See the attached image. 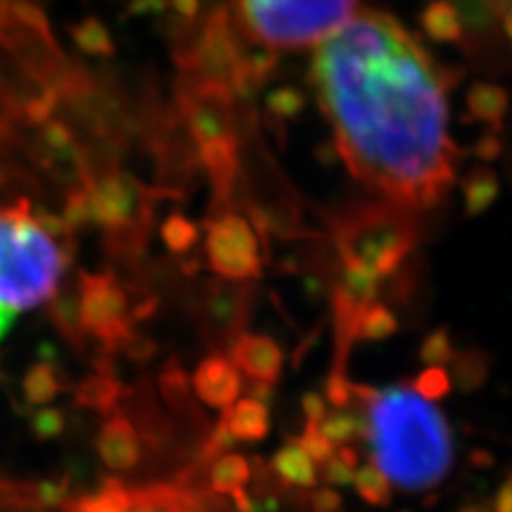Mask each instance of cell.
Listing matches in <instances>:
<instances>
[{
  "instance_id": "5b68a950",
  "label": "cell",
  "mask_w": 512,
  "mask_h": 512,
  "mask_svg": "<svg viewBox=\"0 0 512 512\" xmlns=\"http://www.w3.org/2000/svg\"><path fill=\"white\" fill-rule=\"evenodd\" d=\"M335 242L342 269L357 271L380 284L410 252L412 229L408 216L393 205H370L344 216Z\"/></svg>"
},
{
  "instance_id": "4316f807",
  "label": "cell",
  "mask_w": 512,
  "mask_h": 512,
  "mask_svg": "<svg viewBox=\"0 0 512 512\" xmlns=\"http://www.w3.org/2000/svg\"><path fill=\"white\" fill-rule=\"evenodd\" d=\"M62 218L69 222L73 231L82 229L84 224L90 222V205H88V190L86 186L71 188L67 197V207H64Z\"/></svg>"
},
{
  "instance_id": "e0dca14e",
  "label": "cell",
  "mask_w": 512,
  "mask_h": 512,
  "mask_svg": "<svg viewBox=\"0 0 512 512\" xmlns=\"http://www.w3.org/2000/svg\"><path fill=\"white\" fill-rule=\"evenodd\" d=\"M22 391L28 404L43 406L47 402H52V399H56L64 391L62 374L50 361L35 363L22 380Z\"/></svg>"
},
{
  "instance_id": "836d02e7",
  "label": "cell",
  "mask_w": 512,
  "mask_h": 512,
  "mask_svg": "<svg viewBox=\"0 0 512 512\" xmlns=\"http://www.w3.org/2000/svg\"><path fill=\"white\" fill-rule=\"evenodd\" d=\"M416 389H419L427 397L440 395L446 389V374H442L440 370H431L429 374H423V378L416 382Z\"/></svg>"
},
{
  "instance_id": "7c38bea8",
  "label": "cell",
  "mask_w": 512,
  "mask_h": 512,
  "mask_svg": "<svg viewBox=\"0 0 512 512\" xmlns=\"http://www.w3.org/2000/svg\"><path fill=\"white\" fill-rule=\"evenodd\" d=\"M96 448L109 470H133L141 457V444L135 425L122 414L107 419L96 438Z\"/></svg>"
},
{
  "instance_id": "7a4b0ae2",
  "label": "cell",
  "mask_w": 512,
  "mask_h": 512,
  "mask_svg": "<svg viewBox=\"0 0 512 512\" xmlns=\"http://www.w3.org/2000/svg\"><path fill=\"white\" fill-rule=\"evenodd\" d=\"M365 408V434L374 466L406 491L436 487L451 470L453 440L440 410L412 387L352 389Z\"/></svg>"
},
{
  "instance_id": "83f0119b",
  "label": "cell",
  "mask_w": 512,
  "mask_h": 512,
  "mask_svg": "<svg viewBox=\"0 0 512 512\" xmlns=\"http://www.w3.org/2000/svg\"><path fill=\"white\" fill-rule=\"evenodd\" d=\"M323 478L331 487H348L355 480V466H350L340 453H333L323 463Z\"/></svg>"
},
{
  "instance_id": "6da1fadb",
  "label": "cell",
  "mask_w": 512,
  "mask_h": 512,
  "mask_svg": "<svg viewBox=\"0 0 512 512\" xmlns=\"http://www.w3.org/2000/svg\"><path fill=\"white\" fill-rule=\"evenodd\" d=\"M312 84L350 173L395 205H434L453 180L448 71L399 24L357 11L316 45Z\"/></svg>"
},
{
  "instance_id": "ab89813d",
  "label": "cell",
  "mask_w": 512,
  "mask_h": 512,
  "mask_svg": "<svg viewBox=\"0 0 512 512\" xmlns=\"http://www.w3.org/2000/svg\"><path fill=\"white\" fill-rule=\"evenodd\" d=\"M459 512H493V510H489L485 506H478V504H470V506H463Z\"/></svg>"
},
{
  "instance_id": "f35d334b",
  "label": "cell",
  "mask_w": 512,
  "mask_h": 512,
  "mask_svg": "<svg viewBox=\"0 0 512 512\" xmlns=\"http://www.w3.org/2000/svg\"><path fill=\"white\" fill-rule=\"evenodd\" d=\"M278 504L274 498H265V500H256L252 506V512H276Z\"/></svg>"
},
{
  "instance_id": "9c48e42d",
  "label": "cell",
  "mask_w": 512,
  "mask_h": 512,
  "mask_svg": "<svg viewBox=\"0 0 512 512\" xmlns=\"http://www.w3.org/2000/svg\"><path fill=\"white\" fill-rule=\"evenodd\" d=\"M246 288L235 284H210V291H205L201 301V314L207 335L212 340H222V344L235 342L242 335L244 318L248 312Z\"/></svg>"
},
{
  "instance_id": "f546056e",
  "label": "cell",
  "mask_w": 512,
  "mask_h": 512,
  "mask_svg": "<svg viewBox=\"0 0 512 512\" xmlns=\"http://www.w3.org/2000/svg\"><path fill=\"white\" fill-rule=\"evenodd\" d=\"M233 444H235V438L231 436V431L227 427V419H224V414H222L220 423L214 427L210 438H207V442L203 446L201 459H205V461L218 459V457H222L224 453H227Z\"/></svg>"
},
{
  "instance_id": "484cf974",
  "label": "cell",
  "mask_w": 512,
  "mask_h": 512,
  "mask_svg": "<svg viewBox=\"0 0 512 512\" xmlns=\"http://www.w3.org/2000/svg\"><path fill=\"white\" fill-rule=\"evenodd\" d=\"M303 96L297 90L282 88L267 99V107L276 120H291L303 109Z\"/></svg>"
},
{
  "instance_id": "30bf717a",
  "label": "cell",
  "mask_w": 512,
  "mask_h": 512,
  "mask_svg": "<svg viewBox=\"0 0 512 512\" xmlns=\"http://www.w3.org/2000/svg\"><path fill=\"white\" fill-rule=\"evenodd\" d=\"M192 387L205 406L227 410L242 393V372L229 357L212 355L199 363L192 376Z\"/></svg>"
},
{
  "instance_id": "603a6c76",
  "label": "cell",
  "mask_w": 512,
  "mask_h": 512,
  "mask_svg": "<svg viewBox=\"0 0 512 512\" xmlns=\"http://www.w3.org/2000/svg\"><path fill=\"white\" fill-rule=\"evenodd\" d=\"M64 427H67V419L58 408H41L32 414V434L41 442L58 438Z\"/></svg>"
},
{
  "instance_id": "3957f363",
  "label": "cell",
  "mask_w": 512,
  "mask_h": 512,
  "mask_svg": "<svg viewBox=\"0 0 512 512\" xmlns=\"http://www.w3.org/2000/svg\"><path fill=\"white\" fill-rule=\"evenodd\" d=\"M69 261L67 246L41 227L26 199L0 207V306L20 312L50 301Z\"/></svg>"
},
{
  "instance_id": "52a82bcc",
  "label": "cell",
  "mask_w": 512,
  "mask_h": 512,
  "mask_svg": "<svg viewBox=\"0 0 512 512\" xmlns=\"http://www.w3.org/2000/svg\"><path fill=\"white\" fill-rule=\"evenodd\" d=\"M77 282L86 333L109 352L124 348L135 335L133 320L137 312L122 282L114 274H79Z\"/></svg>"
},
{
  "instance_id": "ba28073f",
  "label": "cell",
  "mask_w": 512,
  "mask_h": 512,
  "mask_svg": "<svg viewBox=\"0 0 512 512\" xmlns=\"http://www.w3.org/2000/svg\"><path fill=\"white\" fill-rule=\"evenodd\" d=\"M205 252L210 269L229 282H246L261 274L259 237L242 214L227 212L210 222Z\"/></svg>"
},
{
  "instance_id": "9a60e30c",
  "label": "cell",
  "mask_w": 512,
  "mask_h": 512,
  "mask_svg": "<svg viewBox=\"0 0 512 512\" xmlns=\"http://www.w3.org/2000/svg\"><path fill=\"white\" fill-rule=\"evenodd\" d=\"M271 466L282 483L301 489H312L318 483L316 463L303 451L297 440L284 444L271 459Z\"/></svg>"
},
{
  "instance_id": "4fadbf2b",
  "label": "cell",
  "mask_w": 512,
  "mask_h": 512,
  "mask_svg": "<svg viewBox=\"0 0 512 512\" xmlns=\"http://www.w3.org/2000/svg\"><path fill=\"white\" fill-rule=\"evenodd\" d=\"M52 323L56 325L58 333L67 340L75 350H82L86 346V327L82 320V306H79V282L77 278L69 284L58 286V291L52 295L50 306Z\"/></svg>"
},
{
  "instance_id": "d4e9b609",
  "label": "cell",
  "mask_w": 512,
  "mask_h": 512,
  "mask_svg": "<svg viewBox=\"0 0 512 512\" xmlns=\"http://www.w3.org/2000/svg\"><path fill=\"white\" fill-rule=\"evenodd\" d=\"M470 107L474 109L476 116L495 120V118H500L502 111L506 109V99H504L500 90L476 88L470 94Z\"/></svg>"
},
{
  "instance_id": "277c9868",
  "label": "cell",
  "mask_w": 512,
  "mask_h": 512,
  "mask_svg": "<svg viewBox=\"0 0 512 512\" xmlns=\"http://www.w3.org/2000/svg\"><path fill=\"white\" fill-rule=\"evenodd\" d=\"M359 0H235L246 35L267 52L318 45L357 13Z\"/></svg>"
},
{
  "instance_id": "2e32d148",
  "label": "cell",
  "mask_w": 512,
  "mask_h": 512,
  "mask_svg": "<svg viewBox=\"0 0 512 512\" xmlns=\"http://www.w3.org/2000/svg\"><path fill=\"white\" fill-rule=\"evenodd\" d=\"M124 395V387L109 372H96L86 376L75 389V404L86 410L111 412L116 410Z\"/></svg>"
},
{
  "instance_id": "e575fe53",
  "label": "cell",
  "mask_w": 512,
  "mask_h": 512,
  "mask_svg": "<svg viewBox=\"0 0 512 512\" xmlns=\"http://www.w3.org/2000/svg\"><path fill=\"white\" fill-rule=\"evenodd\" d=\"M493 512H512V476L506 478L493 502Z\"/></svg>"
},
{
  "instance_id": "ac0fdd59",
  "label": "cell",
  "mask_w": 512,
  "mask_h": 512,
  "mask_svg": "<svg viewBox=\"0 0 512 512\" xmlns=\"http://www.w3.org/2000/svg\"><path fill=\"white\" fill-rule=\"evenodd\" d=\"M250 476L252 474H250V466H248L246 457L227 453V455L218 457L212 466L210 483L218 495H231L239 489H244L250 483Z\"/></svg>"
},
{
  "instance_id": "5bb4252c",
  "label": "cell",
  "mask_w": 512,
  "mask_h": 512,
  "mask_svg": "<svg viewBox=\"0 0 512 512\" xmlns=\"http://www.w3.org/2000/svg\"><path fill=\"white\" fill-rule=\"evenodd\" d=\"M231 436L239 442H261L269 434V410L259 399H239L231 408L222 410Z\"/></svg>"
},
{
  "instance_id": "44dd1931",
  "label": "cell",
  "mask_w": 512,
  "mask_h": 512,
  "mask_svg": "<svg viewBox=\"0 0 512 512\" xmlns=\"http://www.w3.org/2000/svg\"><path fill=\"white\" fill-rule=\"evenodd\" d=\"M160 237H163L165 246L173 254H186L195 248L199 239V229L197 224L188 220L184 214H171L163 222V227H160Z\"/></svg>"
},
{
  "instance_id": "d6986e66",
  "label": "cell",
  "mask_w": 512,
  "mask_h": 512,
  "mask_svg": "<svg viewBox=\"0 0 512 512\" xmlns=\"http://www.w3.org/2000/svg\"><path fill=\"white\" fill-rule=\"evenodd\" d=\"M318 427L331 444H348L352 440L363 438L365 434L363 416L346 408H335V412H327V416L320 421Z\"/></svg>"
},
{
  "instance_id": "ffe728a7",
  "label": "cell",
  "mask_w": 512,
  "mask_h": 512,
  "mask_svg": "<svg viewBox=\"0 0 512 512\" xmlns=\"http://www.w3.org/2000/svg\"><path fill=\"white\" fill-rule=\"evenodd\" d=\"M357 493L361 498L372 504V506H387L391 502V483L389 478L384 476L374 463H367V466L359 468L355 472V480H352Z\"/></svg>"
},
{
  "instance_id": "8992f818",
  "label": "cell",
  "mask_w": 512,
  "mask_h": 512,
  "mask_svg": "<svg viewBox=\"0 0 512 512\" xmlns=\"http://www.w3.org/2000/svg\"><path fill=\"white\" fill-rule=\"evenodd\" d=\"M90 222L107 231L109 246L120 254L137 252L148 237L150 195L131 173L107 169L92 175L88 186Z\"/></svg>"
},
{
  "instance_id": "7402d4cb",
  "label": "cell",
  "mask_w": 512,
  "mask_h": 512,
  "mask_svg": "<svg viewBox=\"0 0 512 512\" xmlns=\"http://www.w3.org/2000/svg\"><path fill=\"white\" fill-rule=\"evenodd\" d=\"M395 331V316L384 306H367L355 323V340H384Z\"/></svg>"
},
{
  "instance_id": "8fae6325",
  "label": "cell",
  "mask_w": 512,
  "mask_h": 512,
  "mask_svg": "<svg viewBox=\"0 0 512 512\" xmlns=\"http://www.w3.org/2000/svg\"><path fill=\"white\" fill-rule=\"evenodd\" d=\"M231 361L237 370L254 382L276 384L282 374V348L267 335L242 333L231 344Z\"/></svg>"
},
{
  "instance_id": "d6a6232c",
  "label": "cell",
  "mask_w": 512,
  "mask_h": 512,
  "mask_svg": "<svg viewBox=\"0 0 512 512\" xmlns=\"http://www.w3.org/2000/svg\"><path fill=\"white\" fill-rule=\"evenodd\" d=\"M37 498L45 506H58L67 498V483H54V480H47L41 483L37 489Z\"/></svg>"
},
{
  "instance_id": "d590c367",
  "label": "cell",
  "mask_w": 512,
  "mask_h": 512,
  "mask_svg": "<svg viewBox=\"0 0 512 512\" xmlns=\"http://www.w3.org/2000/svg\"><path fill=\"white\" fill-rule=\"evenodd\" d=\"M248 393H250V397H252V399H259L261 404L269 406L271 399H274V384H267V382H254V380H252Z\"/></svg>"
},
{
  "instance_id": "f1b7e54d",
  "label": "cell",
  "mask_w": 512,
  "mask_h": 512,
  "mask_svg": "<svg viewBox=\"0 0 512 512\" xmlns=\"http://www.w3.org/2000/svg\"><path fill=\"white\" fill-rule=\"evenodd\" d=\"M466 197H468V205H470L472 212L483 210L485 205H489L495 197V182H493L491 175H487V173L474 175L472 182L468 184Z\"/></svg>"
},
{
  "instance_id": "4dcf8cb0",
  "label": "cell",
  "mask_w": 512,
  "mask_h": 512,
  "mask_svg": "<svg viewBox=\"0 0 512 512\" xmlns=\"http://www.w3.org/2000/svg\"><path fill=\"white\" fill-rule=\"evenodd\" d=\"M301 410H303V414H306L308 423L320 425V421L327 416L325 397H320L318 393H306L301 397Z\"/></svg>"
},
{
  "instance_id": "cb8c5ba5",
  "label": "cell",
  "mask_w": 512,
  "mask_h": 512,
  "mask_svg": "<svg viewBox=\"0 0 512 512\" xmlns=\"http://www.w3.org/2000/svg\"><path fill=\"white\" fill-rule=\"evenodd\" d=\"M299 446L303 448V451L308 453V457L314 461V463H323L335 453L333 451V444L327 440V436L320 431V427L316 423H306V429H303V436L297 438Z\"/></svg>"
},
{
  "instance_id": "8d00e7d4",
  "label": "cell",
  "mask_w": 512,
  "mask_h": 512,
  "mask_svg": "<svg viewBox=\"0 0 512 512\" xmlns=\"http://www.w3.org/2000/svg\"><path fill=\"white\" fill-rule=\"evenodd\" d=\"M231 498L235 502V508L239 512H252V506H254V500L250 498V495L246 493V489H239L235 493H231Z\"/></svg>"
},
{
  "instance_id": "74e56055",
  "label": "cell",
  "mask_w": 512,
  "mask_h": 512,
  "mask_svg": "<svg viewBox=\"0 0 512 512\" xmlns=\"http://www.w3.org/2000/svg\"><path fill=\"white\" fill-rule=\"evenodd\" d=\"M15 314H18V312H13V310H9V308L0 306V340H3L5 335L9 333V329H11V325H13V320H15Z\"/></svg>"
},
{
  "instance_id": "1f68e13d",
  "label": "cell",
  "mask_w": 512,
  "mask_h": 512,
  "mask_svg": "<svg viewBox=\"0 0 512 512\" xmlns=\"http://www.w3.org/2000/svg\"><path fill=\"white\" fill-rule=\"evenodd\" d=\"M342 495L333 489H320L312 495V512H342Z\"/></svg>"
}]
</instances>
